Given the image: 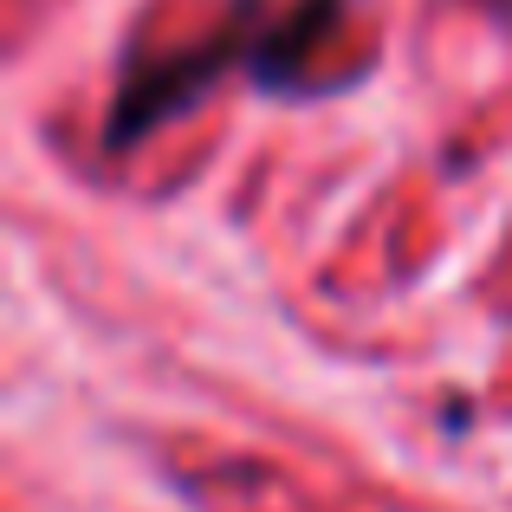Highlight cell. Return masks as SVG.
<instances>
[{"instance_id": "1", "label": "cell", "mask_w": 512, "mask_h": 512, "mask_svg": "<svg viewBox=\"0 0 512 512\" xmlns=\"http://www.w3.org/2000/svg\"><path fill=\"white\" fill-rule=\"evenodd\" d=\"M266 20H273L266 0H234L221 26L188 39V46H169V52L130 46L124 59H117V85H111V104H104V150L130 156L143 137H156L163 124L195 111L221 78H234V72L247 78Z\"/></svg>"}, {"instance_id": "2", "label": "cell", "mask_w": 512, "mask_h": 512, "mask_svg": "<svg viewBox=\"0 0 512 512\" xmlns=\"http://www.w3.org/2000/svg\"><path fill=\"white\" fill-rule=\"evenodd\" d=\"M338 26H344V0H292V7H273L247 78L260 91H273V98H305V91H318L312 59L331 46Z\"/></svg>"}]
</instances>
